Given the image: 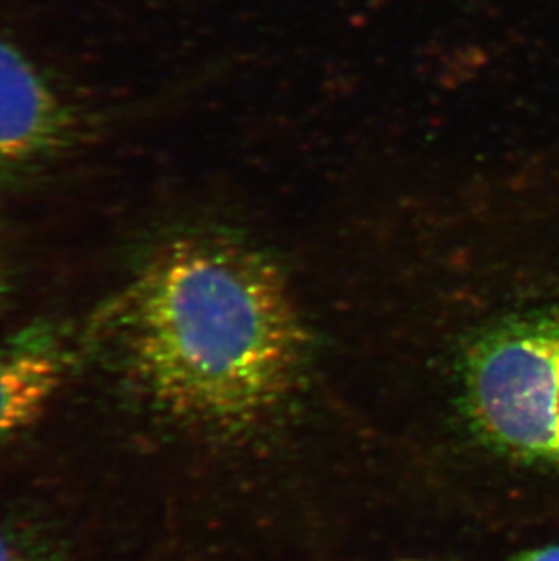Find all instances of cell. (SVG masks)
Segmentation results:
<instances>
[{"label":"cell","instance_id":"1","mask_svg":"<svg viewBox=\"0 0 559 561\" xmlns=\"http://www.w3.org/2000/svg\"><path fill=\"white\" fill-rule=\"evenodd\" d=\"M116 371L176 424L251 430L295 394L309 333L270 253L223 226L160 237L96 314Z\"/></svg>","mask_w":559,"mask_h":561},{"label":"cell","instance_id":"2","mask_svg":"<svg viewBox=\"0 0 559 561\" xmlns=\"http://www.w3.org/2000/svg\"><path fill=\"white\" fill-rule=\"evenodd\" d=\"M461 397L476 438L503 466L541 483L559 513V209L541 286L470 339Z\"/></svg>","mask_w":559,"mask_h":561},{"label":"cell","instance_id":"3","mask_svg":"<svg viewBox=\"0 0 559 561\" xmlns=\"http://www.w3.org/2000/svg\"><path fill=\"white\" fill-rule=\"evenodd\" d=\"M77 107L24 49L0 35V193L48 170L79 140Z\"/></svg>","mask_w":559,"mask_h":561},{"label":"cell","instance_id":"4","mask_svg":"<svg viewBox=\"0 0 559 561\" xmlns=\"http://www.w3.org/2000/svg\"><path fill=\"white\" fill-rule=\"evenodd\" d=\"M75 358L68 331L49 322L32 323L0 344V445L46 411Z\"/></svg>","mask_w":559,"mask_h":561},{"label":"cell","instance_id":"5","mask_svg":"<svg viewBox=\"0 0 559 561\" xmlns=\"http://www.w3.org/2000/svg\"><path fill=\"white\" fill-rule=\"evenodd\" d=\"M0 561H44L15 536L0 529Z\"/></svg>","mask_w":559,"mask_h":561},{"label":"cell","instance_id":"6","mask_svg":"<svg viewBox=\"0 0 559 561\" xmlns=\"http://www.w3.org/2000/svg\"><path fill=\"white\" fill-rule=\"evenodd\" d=\"M511 561H559V546L552 543V546L534 547V549L517 552Z\"/></svg>","mask_w":559,"mask_h":561},{"label":"cell","instance_id":"7","mask_svg":"<svg viewBox=\"0 0 559 561\" xmlns=\"http://www.w3.org/2000/svg\"><path fill=\"white\" fill-rule=\"evenodd\" d=\"M5 293H8V276H5L4 265L0 262V311L4 308Z\"/></svg>","mask_w":559,"mask_h":561}]
</instances>
